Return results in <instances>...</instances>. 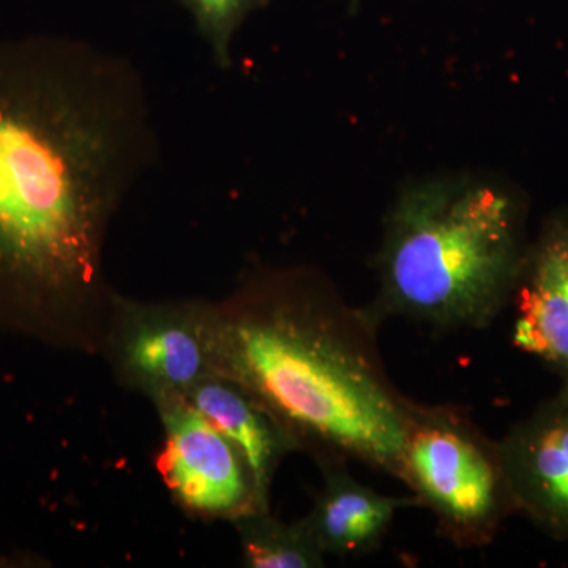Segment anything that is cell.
I'll use <instances>...</instances> for the list:
<instances>
[{"label": "cell", "mask_w": 568, "mask_h": 568, "mask_svg": "<svg viewBox=\"0 0 568 568\" xmlns=\"http://www.w3.org/2000/svg\"><path fill=\"white\" fill-rule=\"evenodd\" d=\"M153 149L141 80L62 40L0 43V325L102 351L103 246Z\"/></svg>", "instance_id": "6da1fadb"}, {"label": "cell", "mask_w": 568, "mask_h": 568, "mask_svg": "<svg viewBox=\"0 0 568 568\" xmlns=\"http://www.w3.org/2000/svg\"><path fill=\"white\" fill-rule=\"evenodd\" d=\"M381 323L315 271L260 272L211 304L213 373L246 388L316 462L396 477L413 399L388 376Z\"/></svg>", "instance_id": "7a4b0ae2"}, {"label": "cell", "mask_w": 568, "mask_h": 568, "mask_svg": "<svg viewBox=\"0 0 568 568\" xmlns=\"http://www.w3.org/2000/svg\"><path fill=\"white\" fill-rule=\"evenodd\" d=\"M526 211L491 181L410 183L392 205L376 257L381 321L481 331L508 308L526 248Z\"/></svg>", "instance_id": "3957f363"}, {"label": "cell", "mask_w": 568, "mask_h": 568, "mask_svg": "<svg viewBox=\"0 0 568 568\" xmlns=\"http://www.w3.org/2000/svg\"><path fill=\"white\" fill-rule=\"evenodd\" d=\"M396 478L432 511L440 537L462 549L488 547L517 514L499 440L462 406L410 402Z\"/></svg>", "instance_id": "277c9868"}, {"label": "cell", "mask_w": 568, "mask_h": 568, "mask_svg": "<svg viewBox=\"0 0 568 568\" xmlns=\"http://www.w3.org/2000/svg\"><path fill=\"white\" fill-rule=\"evenodd\" d=\"M102 351L123 387L152 403L183 396L213 375L211 304H145L115 295Z\"/></svg>", "instance_id": "5b68a950"}, {"label": "cell", "mask_w": 568, "mask_h": 568, "mask_svg": "<svg viewBox=\"0 0 568 568\" xmlns=\"http://www.w3.org/2000/svg\"><path fill=\"white\" fill-rule=\"evenodd\" d=\"M153 405L164 432L156 469L183 510L230 521L264 510L244 455L222 432L183 396Z\"/></svg>", "instance_id": "8992f818"}, {"label": "cell", "mask_w": 568, "mask_h": 568, "mask_svg": "<svg viewBox=\"0 0 568 568\" xmlns=\"http://www.w3.org/2000/svg\"><path fill=\"white\" fill-rule=\"evenodd\" d=\"M517 514L568 540V383L499 439Z\"/></svg>", "instance_id": "52a82bcc"}, {"label": "cell", "mask_w": 568, "mask_h": 568, "mask_svg": "<svg viewBox=\"0 0 568 568\" xmlns=\"http://www.w3.org/2000/svg\"><path fill=\"white\" fill-rule=\"evenodd\" d=\"M508 306L514 346L568 383V209L552 212L529 242Z\"/></svg>", "instance_id": "ba28073f"}, {"label": "cell", "mask_w": 568, "mask_h": 568, "mask_svg": "<svg viewBox=\"0 0 568 568\" xmlns=\"http://www.w3.org/2000/svg\"><path fill=\"white\" fill-rule=\"evenodd\" d=\"M324 485L305 523L325 555L355 558L376 551L396 511L418 507L416 497L381 495L351 476L347 462L321 459Z\"/></svg>", "instance_id": "9c48e42d"}, {"label": "cell", "mask_w": 568, "mask_h": 568, "mask_svg": "<svg viewBox=\"0 0 568 568\" xmlns=\"http://www.w3.org/2000/svg\"><path fill=\"white\" fill-rule=\"evenodd\" d=\"M183 398L241 450L261 507L271 510L272 481L284 457L301 450L297 440L246 388L230 377L216 373L205 376Z\"/></svg>", "instance_id": "30bf717a"}, {"label": "cell", "mask_w": 568, "mask_h": 568, "mask_svg": "<svg viewBox=\"0 0 568 568\" xmlns=\"http://www.w3.org/2000/svg\"><path fill=\"white\" fill-rule=\"evenodd\" d=\"M242 564L250 568H321L327 555L317 545L305 519L284 523L271 510L234 519Z\"/></svg>", "instance_id": "8fae6325"}, {"label": "cell", "mask_w": 568, "mask_h": 568, "mask_svg": "<svg viewBox=\"0 0 568 568\" xmlns=\"http://www.w3.org/2000/svg\"><path fill=\"white\" fill-rule=\"evenodd\" d=\"M196 21L213 58L222 67L230 65L231 43L246 14L263 6L264 0H181Z\"/></svg>", "instance_id": "7c38bea8"}]
</instances>
